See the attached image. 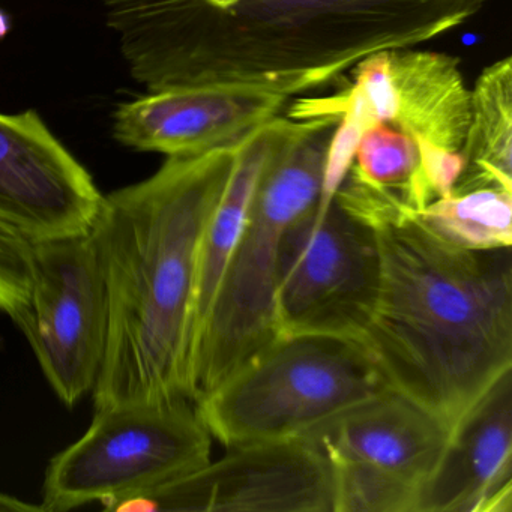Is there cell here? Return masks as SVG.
Masks as SVG:
<instances>
[{"mask_svg": "<svg viewBox=\"0 0 512 512\" xmlns=\"http://www.w3.org/2000/svg\"><path fill=\"white\" fill-rule=\"evenodd\" d=\"M373 230L379 292L361 344L389 389L451 433L512 371V247H454L416 215Z\"/></svg>", "mask_w": 512, "mask_h": 512, "instance_id": "obj_3", "label": "cell"}, {"mask_svg": "<svg viewBox=\"0 0 512 512\" xmlns=\"http://www.w3.org/2000/svg\"><path fill=\"white\" fill-rule=\"evenodd\" d=\"M307 121L275 116L245 134L236 145L226 190L203 236L193 311V358L197 337L211 311L221 278L244 229L257 184L275 155L304 130ZM191 371V367H190Z\"/></svg>", "mask_w": 512, "mask_h": 512, "instance_id": "obj_15", "label": "cell"}, {"mask_svg": "<svg viewBox=\"0 0 512 512\" xmlns=\"http://www.w3.org/2000/svg\"><path fill=\"white\" fill-rule=\"evenodd\" d=\"M337 125L329 119L307 121L263 172L194 346L193 404L277 337L274 292L281 245L289 227L322 194L329 143Z\"/></svg>", "mask_w": 512, "mask_h": 512, "instance_id": "obj_4", "label": "cell"}, {"mask_svg": "<svg viewBox=\"0 0 512 512\" xmlns=\"http://www.w3.org/2000/svg\"><path fill=\"white\" fill-rule=\"evenodd\" d=\"M367 350L328 335H278L194 403L226 448L308 436L388 391Z\"/></svg>", "mask_w": 512, "mask_h": 512, "instance_id": "obj_5", "label": "cell"}, {"mask_svg": "<svg viewBox=\"0 0 512 512\" xmlns=\"http://www.w3.org/2000/svg\"><path fill=\"white\" fill-rule=\"evenodd\" d=\"M236 145L167 157L151 178L103 194L89 232L109 310L106 352L91 392L95 409L191 401L200 250L229 182Z\"/></svg>", "mask_w": 512, "mask_h": 512, "instance_id": "obj_2", "label": "cell"}, {"mask_svg": "<svg viewBox=\"0 0 512 512\" xmlns=\"http://www.w3.org/2000/svg\"><path fill=\"white\" fill-rule=\"evenodd\" d=\"M212 442L185 398L95 409L86 433L50 460L41 505L46 512H67L100 502L118 511L208 464Z\"/></svg>", "mask_w": 512, "mask_h": 512, "instance_id": "obj_6", "label": "cell"}, {"mask_svg": "<svg viewBox=\"0 0 512 512\" xmlns=\"http://www.w3.org/2000/svg\"><path fill=\"white\" fill-rule=\"evenodd\" d=\"M335 94L298 98L287 110L295 121L350 119L367 130L388 124L437 148L458 152L470 118V89L460 59L446 53L383 50L350 68Z\"/></svg>", "mask_w": 512, "mask_h": 512, "instance_id": "obj_9", "label": "cell"}, {"mask_svg": "<svg viewBox=\"0 0 512 512\" xmlns=\"http://www.w3.org/2000/svg\"><path fill=\"white\" fill-rule=\"evenodd\" d=\"M512 511V371L449 433L416 512Z\"/></svg>", "mask_w": 512, "mask_h": 512, "instance_id": "obj_14", "label": "cell"}, {"mask_svg": "<svg viewBox=\"0 0 512 512\" xmlns=\"http://www.w3.org/2000/svg\"><path fill=\"white\" fill-rule=\"evenodd\" d=\"M380 281L374 230L322 196L284 236L274 292L278 335H328L361 344Z\"/></svg>", "mask_w": 512, "mask_h": 512, "instance_id": "obj_7", "label": "cell"}, {"mask_svg": "<svg viewBox=\"0 0 512 512\" xmlns=\"http://www.w3.org/2000/svg\"><path fill=\"white\" fill-rule=\"evenodd\" d=\"M118 511L335 512L334 475L313 437L247 443Z\"/></svg>", "mask_w": 512, "mask_h": 512, "instance_id": "obj_11", "label": "cell"}, {"mask_svg": "<svg viewBox=\"0 0 512 512\" xmlns=\"http://www.w3.org/2000/svg\"><path fill=\"white\" fill-rule=\"evenodd\" d=\"M0 512H46L43 505L25 502L19 497L10 496L7 493H0Z\"/></svg>", "mask_w": 512, "mask_h": 512, "instance_id": "obj_19", "label": "cell"}, {"mask_svg": "<svg viewBox=\"0 0 512 512\" xmlns=\"http://www.w3.org/2000/svg\"><path fill=\"white\" fill-rule=\"evenodd\" d=\"M416 217L454 247L473 251L512 247V191L479 188L449 194Z\"/></svg>", "mask_w": 512, "mask_h": 512, "instance_id": "obj_17", "label": "cell"}, {"mask_svg": "<svg viewBox=\"0 0 512 512\" xmlns=\"http://www.w3.org/2000/svg\"><path fill=\"white\" fill-rule=\"evenodd\" d=\"M463 169L451 194L479 188L512 191V58L485 67L470 91L460 151Z\"/></svg>", "mask_w": 512, "mask_h": 512, "instance_id": "obj_16", "label": "cell"}, {"mask_svg": "<svg viewBox=\"0 0 512 512\" xmlns=\"http://www.w3.org/2000/svg\"><path fill=\"white\" fill-rule=\"evenodd\" d=\"M308 436L331 464L335 512H416L449 430L388 389Z\"/></svg>", "mask_w": 512, "mask_h": 512, "instance_id": "obj_8", "label": "cell"}, {"mask_svg": "<svg viewBox=\"0 0 512 512\" xmlns=\"http://www.w3.org/2000/svg\"><path fill=\"white\" fill-rule=\"evenodd\" d=\"M53 392L73 409L92 392L106 352V284L91 235L34 242L28 307L13 320Z\"/></svg>", "mask_w": 512, "mask_h": 512, "instance_id": "obj_10", "label": "cell"}, {"mask_svg": "<svg viewBox=\"0 0 512 512\" xmlns=\"http://www.w3.org/2000/svg\"><path fill=\"white\" fill-rule=\"evenodd\" d=\"M34 242L0 220V311L16 319L31 299Z\"/></svg>", "mask_w": 512, "mask_h": 512, "instance_id": "obj_18", "label": "cell"}, {"mask_svg": "<svg viewBox=\"0 0 512 512\" xmlns=\"http://www.w3.org/2000/svg\"><path fill=\"white\" fill-rule=\"evenodd\" d=\"M103 194L34 112L0 113V220L32 242L88 235Z\"/></svg>", "mask_w": 512, "mask_h": 512, "instance_id": "obj_12", "label": "cell"}, {"mask_svg": "<svg viewBox=\"0 0 512 512\" xmlns=\"http://www.w3.org/2000/svg\"><path fill=\"white\" fill-rule=\"evenodd\" d=\"M289 98L241 88L148 92L115 113V137L125 146L167 157L205 154L239 142L280 115Z\"/></svg>", "mask_w": 512, "mask_h": 512, "instance_id": "obj_13", "label": "cell"}, {"mask_svg": "<svg viewBox=\"0 0 512 512\" xmlns=\"http://www.w3.org/2000/svg\"><path fill=\"white\" fill-rule=\"evenodd\" d=\"M488 0H104L131 76L148 92L293 95L337 82L373 53L442 37Z\"/></svg>", "mask_w": 512, "mask_h": 512, "instance_id": "obj_1", "label": "cell"}]
</instances>
